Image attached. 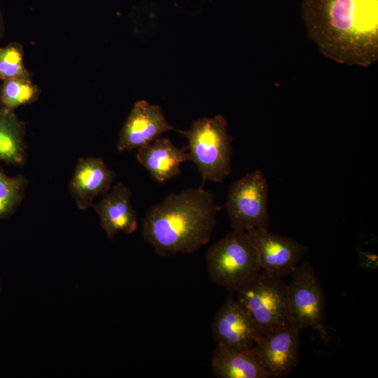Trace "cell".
Returning <instances> with one entry per match:
<instances>
[{"label": "cell", "mask_w": 378, "mask_h": 378, "mask_svg": "<svg viewBox=\"0 0 378 378\" xmlns=\"http://www.w3.org/2000/svg\"><path fill=\"white\" fill-rule=\"evenodd\" d=\"M308 37L327 57L369 67L378 59V0H302Z\"/></svg>", "instance_id": "6da1fadb"}, {"label": "cell", "mask_w": 378, "mask_h": 378, "mask_svg": "<svg viewBox=\"0 0 378 378\" xmlns=\"http://www.w3.org/2000/svg\"><path fill=\"white\" fill-rule=\"evenodd\" d=\"M223 208L202 186L171 193L146 212L143 237L159 256L193 253L209 241Z\"/></svg>", "instance_id": "7a4b0ae2"}, {"label": "cell", "mask_w": 378, "mask_h": 378, "mask_svg": "<svg viewBox=\"0 0 378 378\" xmlns=\"http://www.w3.org/2000/svg\"><path fill=\"white\" fill-rule=\"evenodd\" d=\"M188 140L186 146L201 176L206 181L220 183L231 173V141L227 123L222 115L202 118L188 130H176Z\"/></svg>", "instance_id": "3957f363"}, {"label": "cell", "mask_w": 378, "mask_h": 378, "mask_svg": "<svg viewBox=\"0 0 378 378\" xmlns=\"http://www.w3.org/2000/svg\"><path fill=\"white\" fill-rule=\"evenodd\" d=\"M234 293L262 335L292 328L288 286L283 278L260 270Z\"/></svg>", "instance_id": "277c9868"}, {"label": "cell", "mask_w": 378, "mask_h": 378, "mask_svg": "<svg viewBox=\"0 0 378 378\" xmlns=\"http://www.w3.org/2000/svg\"><path fill=\"white\" fill-rule=\"evenodd\" d=\"M210 279L234 293L260 270L258 254L246 231L233 230L206 254Z\"/></svg>", "instance_id": "5b68a950"}, {"label": "cell", "mask_w": 378, "mask_h": 378, "mask_svg": "<svg viewBox=\"0 0 378 378\" xmlns=\"http://www.w3.org/2000/svg\"><path fill=\"white\" fill-rule=\"evenodd\" d=\"M269 185L260 169L246 174L230 186L224 208L233 230H269Z\"/></svg>", "instance_id": "8992f818"}, {"label": "cell", "mask_w": 378, "mask_h": 378, "mask_svg": "<svg viewBox=\"0 0 378 378\" xmlns=\"http://www.w3.org/2000/svg\"><path fill=\"white\" fill-rule=\"evenodd\" d=\"M290 275L287 286L292 328L300 332L309 327L326 336V298L314 267L304 262Z\"/></svg>", "instance_id": "52a82bcc"}, {"label": "cell", "mask_w": 378, "mask_h": 378, "mask_svg": "<svg viewBox=\"0 0 378 378\" xmlns=\"http://www.w3.org/2000/svg\"><path fill=\"white\" fill-rule=\"evenodd\" d=\"M300 348L299 331L288 328L270 335H260L251 351L267 378H281L297 367Z\"/></svg>", "instance_id": "ba28073f"}, {"label": "cell", "mask_w": 378, "mask_h": 378, "mask_svg": "<svg viewBox=\"0 0 378 378\" xmlns=\"http://www.w3.org/2000/svg\"><path fill=\"white\" fill-rule=\"evenodd\" d=\"M246 232L257 250L261 270L281 278L293 272L308 249L295 239L269 230L252 228Z\"/></svg>", "instance_id": "9c48e42d"}, {"label": "cell", "mask_w": 378, "mask_h": 378, "mask_svg": "<svg viewBox=\"0 0 378 378\" xmlns=\"http://www.w3.org/2000/svg\"><path fill=\"white\" fill-rule=\"evenodd\" d=\"M211 330L216 344L237 351L251 350L256 338L262 335L232 295L214 317Z\"/></svg>", "instance_id": "30bf717a"}, {"label": "cell", "mask_w": 378, "mask_h": 378, "mask_svg": "<svg viewBox=\"0 0 378 378\" xmlns=\"http://www.w3.org/2000/svg\"><path fill=\"white\" fill-rule=\"evenodd\" d=\"M171 130H176L167 121L159 106L139 100L134 104L120 131L117 150L125 152L138 149Z\"/></svg>", "instance_id": "8fae6325"}, {"label": "cell", "mask_w": 378, "mask_h": 378, "mask_svg": "<svg viewBox=\"0 0 378 378\" xmlns=\"http://www.w3.org/2000/svg\"><path fill=\"white\" fill-rule=\"evenodd\" d=\"M92 207L98 214L107 238L112 240L119 232L131 234L137 228V215L131 202V190L119 182L111 188Z\"/></svg>", "instance_id": "7c38bea8"}, {"label": "cell", "mask_w": 378, "mask_h": 378, "mask_svg": "<svg viewBox=\"0 0 378 378\" xmlns=\"http://www.w3.org/2000/svg\"><path fill=\"white\" fill-rule=\"evenodd\" d=\"M115 178V173L102 158H80L69 182V193L78 208L85 210L92 206L99 195H104L111 188Z\"/></svg>", "instance_id": "4fadbf2b"}, {"label": "cell", "mask_w": 378, "mask_h": 378, "mask_svg": "<svg viewBox=\"0 0 378 378\" xmlns=\"http://www.w3.org/2000/svg\"><path fill=\"white\" fill-rule=\"evenodd\" d=\"M137 150V161L158 183L181 175V163L190 161L186 147L179 148L166 137H159Z\"/></svg>", "instance_id": "5bb4252c"}, {"label": "cell", "mask_w": 378, "mask_h": 378, "mask_svg": "<svg viewBox=\"0 0 378 378\" xmlns=\"http://www.w3.org/2000/svg\"><path fill=\"white\" fill-rule=\"evenodd\" d=\"M211 368L218 378H267L251 350L237 351L216 344Z\"/></svg>", "instance_id": "9a60e30c"}, {"label": "cell", "mask_w": 378, "mask_h": 378, "mask_svg": "<svg viewBox=\"0 0 378 378\" xmlns=\"http://www.w3.org/2000/svg\"><path fill=\"white\" fill-rule=\"evenodd\" d=\"M24 122L15 111L0 107V162L22 166L27 158Z\"/></svg>", "instance_id": "2e32d148"}, {"label": "cell", "mask_w": 378, "mask_h": 378, "mask_svg": "<svg viewBox=\"0 0 378 378\" xmlns=\"http://www.w3.org/2000/svg\"><path fill=\"white\" fill-rule=\"evenodd\" d=\"M40 94L38 87L31 78H14L2 81L0 85V107L15 111L31 104Z\"/></svg>", "instance_id": "e0dca14e"}, {"label": "cell", "mask_w": 378, "mask_h": 378, "mask_svg": "<svg viewBox=\"0 0 378 378\" xmlns=\"http://www.w3.org/2000/svg\"><path fill=\"white\" fill-rule=\"evenodd\" d=\"M28 180L22 175L9 176L0 164V219L13 215L21 204Z\"/></svg>", "instance_id": "ac0fdd59"}, {"label": "cell", "mask_w": 378, "mask_h": 378, "mask_svg": "<svg viewBox=\"0 0 378 378\" xmlns=\"http://www.w3.org/2000/svg\"><path fill=\"white\" fill-rule=\"evenodd\" d=\"M22 46L12 42L0 47V80L14 78H31V75L23 61Z\"/></svg>", "instance_id": "d6986e66"}, {"label": "cell", "mask_w": 378, "mask_h": 378, "mask_svg": "<svg viewBox=\"0 0 378 378\" xmlns=\"http://www.w3.org/2000/svg\"><path fill=\"white\" fill-rule=\"evenodd\" d=\"M5 34V24L2 13L0 10V41L3 38Z\"/></svg>", "instance_id": "ffe728a7"}, {"label": "cell", "mask_w": 378, "mask_h": 378, "mask_svg": "<svg viewBox=\"0 0 378 378\" xmlns=\"http://www.w3.org/2000/svg\"><path fill=\"white\" fill-rule=\"evenodd\" d=\"M1 278H0V293H1Z\"/></svg>", "instance_id": "44dd1931"}]
</instances>
